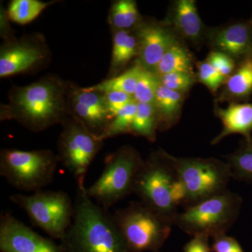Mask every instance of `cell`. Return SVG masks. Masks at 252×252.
<instances>
[{"mask_svg": "<svg viewBox=\"0 0 252 252\" xmlns=\"http://www.w3.org/2000/svg\"><path fill=\"white\" fill-rule=\"evenodd\" d=\"M69 85L61 78L47 75L10 90L8 104L1 109V120H13L28 130L42 132L62 124L69 117Z\"/></svg>", "mask_w": 252, "mask_h": 252, "instance_id": "1", "label": "cell"}, {"mask_svg": "<svg viewBox=\"0 0 252 252\" xmlns=\"http://www.w3.org/2000/svg\"><path fill=\"white\" fill-rule=\"evenodd\" d=\"M77 188L72 224L60 245L63 252H130L113 215Z\"/></svg>", "mask_w": 252, "mask_h": 252, "instance_id": "2", "label": "cell"}, {"mask_svg": "<svg viewBox=\"0 0 252 252\" xmlns=\"http://www.w3.org/2000/svg\"><path fill=\"white\" fill-rule=\"evenodd\" d=\"M238 193L227 190L186 207L179 212L175 225L191 236L214 238L226 234L238 220L243 205Z\"/></svg>", "mask_w": 252, "mask_h": 252, "instance_id": "3", "label": "cell"}, {"mask_svg": "<svg viewBox=\"0 0 252 252\" xmlns=\"http://www.w3.org/2000/svg\"><path fill=\"white\" fill-rule=\"evenodd\" d=\"M177 178L170 154L159 149L144 160L134 182L132 193L142 203L175 225L179 212L178 207L172 200L171 188Z\"/></svg>", "mask_w": 252, "mask_h": 252, "instance_id": "4", "label": "cell"}, {"mask_svg": "<svg viewBox=\"0 0 252 252\" xmlns=\"http://www.w3.org/2000/svg\"><path fill=\"white\" fill-rule=\"evenodd\" d=\"M113 218L130 252H158L173 225L141 201L119 209Z\"/></svg>", "mask_w": 252, "mask_h": 252, "instance_id": "5", "label": "cell"}, {"mask_svg": "<svg viewBox=\"0 0 252 252\" xmlns=\"http://www.w3.org/2000/svg\"><path fill=\"white\" fill-rule=\"evenodd\" d=\"M144 161L138 152L130 146H124L109 154L102 174L86 189L88 195L108 210L132 193L134 182Z\"/></svg>", "mask_w": 252, "mask_h": 252, "instance_id": "6", "label": "cell"}, {"mask_svg": "<svg viewBox=\"0 0 252 252\" xmlns=\"http://www.w3.org/2000/svg\"><path fill=\"white\" fill-rule=\"evenodd\" d=\"M59 162L58 155L49 149H2L0 175L14 188L34 193L53 182Z\"/></svg>", "mask_w": 252, "mask_h": 252, "instance_id": "7", "label": "cell"}, {"mask_svg": "<svg viewBox=\"0 0 252 252\" xmlns=\"http://www.w3.org/2000/svg\"><path fill=\"white\" fill-rule=\"evenodd\" d=\"M179 178L187 190L185 208L228 190L232 178L226 161L214 158H180L170 154Z\"/></svg>", "mask_w": 252, "mask_h": 252, "instance_id": "8", "label": "cell"}, {"mask_svg": "<svg viewBox=\"0 0 252 252\" xmlns=\"http://www.w3.org/2000/svg\"><path fill=\"white\" fill-rule=\"evenodd\" d=\"M9 199L24 210L33 224L51 238L61 241L72 224L74 205L69 195L63 190H40L31 195L14 194Z\"/></svg>", "mask_w": 252, "mask_h": 252, "instance_id": "9", "label": "cell"}, {"mask_svg": "<svg viewBox=\"0 0 252 252\" xmlns=\"http://www.w3.org/2000/svg\"><path fill=\"white\" fill-rule=\"evenodd\" d=\"M63 126L58 149L59 161L73 176L77 188L85 187L86 174L102 149L104 140L72 116H69Z\"/></svg>", "mask_w": 252, "mask_h": 252, "instance_id": "10", "label": "cell"}, {"mask_svg": "<svg viewBox=\"0 0 252 252\" xmlns=\"http://www.w3.org/2000/svg\"><path fill=\"white\" fill-rule=\"evenodd\" d=\"M49 49L39 34L4 41L0 49V77L35 70L49 59Z\"/></svg>", "mask_w": 252, "mask_h": 252, "instance_id": "11", "label": "cell"}, {"mask_svg": "<svg viewBox=\"0 0 252 252\" xmlns=\"http://www.w3.org/2000/svg\"><path fill=\"white\" fill-rule=\"evenodd\" d=\"M1 252H63L62 247L31 229L9 212L0 217Z\"/></svg>", "mask_w": 252, "mask_h": 252, "instance_id": "12", "label": "cell"}, {"mask_svg": "<svg viewBox=\"0 0 252 252\" xmlns=\"http://www.w3.org/2000/svg\"><path fill=\"white\" fill-rule=\"evenodd\" d=\"M135 31L138 41L136 62L144 69L156 73L164 55L177 41V36L165 25L154 22H142Z\"/></svg>", "mask_w": 252, "mask_h": 252, "instance_id": "13", "label": "cell"}, {"mask_svg": "<svg viewBox=\"0 0 252 252\" xmlns=\"http://www.w3.org/2000/svg\"><path fill=\"white\" fill-rule=\"evenodd\" d=\"M207 37L214 51L228 55L235 61L240 63L252 56V20L212 30Z\"/></svg>", "mask_w": 252, "mask_h": 252, "instance_id": "14", "label": "cell"}, {"mask_svg": "<svg viewBox=\"0 0 252 252\" xmlns=\"http://www.w3.org/2000/svg\"><path fill=\"white\" fill-rule=\"evenodd\" d=\"M215 115L220 119L222 130L212 140L216 145L225 137L235 134L243 136L244 140L252 137V103L231 102L226 108L215 107Z\"/></svg>", "mask_w": 252, "mask_h": 252, "instance_id": "15", "label": "cell"}, {"mask_svg": "<svg viewBox=\"0 0 252 252\" xmlns=\"http://www.w3.org/2000/svg\"><path fill=\"white\" fill-rule=\"evenodd\" d=\"M172 27L182 37L197 43L205 34L204 25L194 0H178L174 3L170 14Z\"/></svg>", "mask_w": 252, "mask_h": 252, "instance_id": "16", "label": "cell"}, {"mask_svg": "<svg viewBox=\"0 0 252 252\" xmlns=\"http://www.w3.org/2000/svg\"><path fill=\"white\" fill-rule=\"evenodd\" d=\"M252 94V56L239 63L233 74L225 80L220 101H248Z\"/></svg>", "mask_w": 252, "mask_h": 252, "instance_id": "17", "label": "cell"}, {"mask_svg": "<svg viewBox=\"0 0 252 252\" xmlns=\"http://www.w3.org/2000/svg\"><path fill=\"white\" fill-rule=\"evenodd\" d=\"M184 99L183 93L170 90L160 84L154 101L158 119V130H168L177 124Z\"/></svg>", "mask_w": 252, "mask_h": 252, "instance_id": "18", "label": "cell"}, {"mask_svg": "<svg viewBox=\"0 0 252 252\" xmlns=\"http://www.w3.org/2000/svg\"><path fill=\"white\" fill-rule=\"evenodd\" d=\"M138 54V41L135 34L127 31H114L113 49L109 74L117 76L131 60Z\"/></svg>", "mask_w": 252, "mask_h": 252, "instance_id": "19", "label": "cell"}, {"mask_svg": "<svg viewBox=\"0 0 252 252\" xmlns=\"http://www.w3.org/2000/svg\"><path fill=\"white\" fill-rule=\"evenodd\" d=\"M172 72L193 74L191 54L178 40L174 43L164 55L158 65L156 74L160 78Z\"/></svg>", "mask_w": 252, "mask_h": 252, "instance_id": "20", "label": "cell"}, {"mask_svg": "<svg viewBox=\"0 0 252 252\" xmlns=\"http://www.w3.org/2000/svg\"><path fill=\"white\" fill-rule=\"evenodd\" d=\"M137 4L133 0L114 1L109 15V23L113 31H127L142 23Z\"/></svg>", "mask_w": 252, "mask_h": 252, "instance_id": "21", "label": "cell"}, {"mask_svg": "<svg viewBox=\"0 0 252 252\" xmlns=\"http://www.w3.org/2000/svg\"><path fill=\"white\" fill-rule=\"evenodd\" d=\"M225 157L232 178L248 183L252 182V137L244 140L236 151Z\"/></svg>", "mask_w": 252, "mask_h": 252, "instance_id": "22", "label": "cell"}, {"mask_svg": "<svg viewBox=\"0 0 252 252\" xmlns=\"http://www.w3.org/2000/svg\"><path fill=\"white\" fill-rule=\"evenodd\" d=\"M141 69L142 66L136 62L132 67L123 72L120 75L109 78L107 80H104L97 85L87 87V89L102 94L116 91L126 93L133 96Z\"/></svg>", "mask_w": 252, "mask_h": 252, "instance_id": "23", "label": "cell"}, {"mask_svg": "<svg viewBox=\"0 0 252 252\" xmlns=\"http://www.w3.org/2000/svg\"><path fill=\"white\" fill-rule=\"evenodd\" d=\"M157 130H158V119L154 104L138 103L130 134L154 142Z\"/></svg>", "mask_w": 252, "mask_h": 252, "instance_id": "24", "label": "cell"}, {"mask_svg": "<svg viewBox=\"0 0 252 252\" xmlns=\"http://www.w3.org/2000/svg\"><path fill=\"white\" fill-rule=\"evenodd\" d=\"M56 1L44 2L39 0H13L8 6L9 19L20 25H26L36 19L50 5Z\"/></svg>", "mask_w": 252, "mask_h": 252, "instance_id": "25", "label": "cell"}, {"mask_svg": "<svg viewBox=\"0 0 252 252\" xmlns=\"http://www.w3.org/2000/svg\"><path fill=\"white\" fill-rule=\"evenodd\" d=\"M160 81L156 73L142 67L133 97L137 103L154 104L156 94Z\"/></svg>", "mask_w": 252, "mask_h": 252, "instance_id": "26", "label": "cell"}, {"mask_svg": "<svg viewBox=\"0 0 252 252\" xmlns=\"http://www.w3.org/2000/svg\"><path fill=\"white\" fill-rule=\"evenodd\" d=\"M138 103L134 99L122 109L113 119L107 127L102 140L112 138L123 134H130L132 123L135 119Z\"/></svg>", "mask_w": 252, "mask_h": 252, "instance_id": "27", "label": "cell"}, {"mask_svg": "<svg viewBox=\"0 0 252 252\" xmlns=\"http://www.w3.org/2000/svg\"><path fill=\"white\" fill-rule=\"evenodd\" d=\"M160 84L170 90L177 92H187L195 82L194 74L185 72H172L162 76Z\"/></svg>", "mask_w": 252, "mask_h": 252, "instance_id": "28", "label": "cell"}, {"mask_svg": "<svg viewBox=\"0 0 252 252\" xmlns=\"http://www.w3.org/2000/svg\"><path fill=\"white\" fill-rule=\"evenodd\" d=\"M197 67L199 81L212 93H216L225 84L226 79L206 61L198 63Z\"/></svg>", "mask_w": 252, "mask_h": 252, "instance_id": "29", "label": "cell"}, {"mask_svg": "<svg viewBox=\"0 0 252 252\" xmlns=\"http://www.w3.org/2000/svg\"><path fill=\"white\" fill-rule=\"evenodd\" d=\"M205 61L213 66L226 79L236 69L234 60L220 51H211Z\"/></svg>", "mask_w": 252, "mask_h": 252, "instance_id": "30", "label": "cell"}, {"mask_svg": "<svg viewBox=\"0 0 252 252\" xmlns=\"http://www.w3.org/2000/svg\"><path fill=\"white\" fill-rule=\"evenodd\" d=\"M107 112L112 121L118 113L127 104L133 101V96L124 92H109L104 94Z\"/></svg>", "mask_w": 252, "mask_h": 252, "instance_id": "31", "label": "cell"}, {"mask_svg": "<svg viewBox=\"0 0 252 252\" xmlns=\"http://www.w3.org/2000/svg\"><path fill=\"white\" fill-rule=\"evenodd\" d=\"M212 250L213 252H244L238 240L226 234L213 238Z\"/></svg>", "mask_w": 252, "mask_h": 252, "instance_id": "32", "label": "cell"}, {"mask_svg": "<svg viewBox=\"0 0 252 252\" xmlns=\"http://www.w3.org/2000/svg\"><path fill=\"white\" fill-rule=\"evenodd\" d=\"M210 238L205 236H194L183 248L184 252H212Z\"/></svg>", "mask_w": 252, "mask_h": 252, "instance_id": "33", "label": "cell"}, {"mask_svg": "<svg viewBox=\"0 0 252 252\" xmlns=\"http://www.w3.org/2000/svg\"><path fill=\"white\" fill-rule=\"evenodd\" d=\"M171 198L176 207H185L187 200V190L185 185L179 177L172 184Z\"/></svg>", "mask_w": 252, "mask_h": 252, "instance_id": "34", "label": "cell"}, {"mask_svg": "<svg viewBox=\"0 0 252 252\" xmlns=\"http://www.w3.org/2000/svg\"><path fill=\"white\" fill-rule=\"evenodd\" d=\"M7 13L5 10L1 9V37H4L5 41L11 40L14 39V36H12V32L10 31L11 28L9 27V23H8Z\"/></svg>", "mask_w": 252, "mask_h": 252, "instance_id": "35", "label": "cell"}, {"mask_svg": "<svg viewBox=\"0 0 252 252\" xmlns=\"http://www.w3.org/2000/svg\"></svg>", "mask_w": 252, "mask_h": 252, "instance_id": "36", "label": "cell"}]
</instances>
